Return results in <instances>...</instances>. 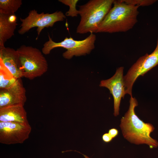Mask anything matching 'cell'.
I'll use <instances>...</instances> for the list:
<instances>
[{"mask_svg": "<svg viewBox=\"0 0 158 158\" xmlns=\"http://www.w3.org/2000/svg\"><path fill=\"white\" fill-rule=\"evenodd\" d=\"M129 102L128 109L121 118L120 125L123 137L131 143L146 144L150 148L157 147L158 142L150 136L154 127L150 123H144L135 114V108L138 105L135 98L130 97Z\"/></svg>", "mask_w": 158, "mask_h": 158, "instance_id": "6da1fadb", "label": "cell"}, {"mask_svg": "<svg viewBox=\"0 0 158 158\" xmlns=\"http://www.w3.org/2000/svg\"><path fill=\"white\" fill-rule=\"evenodd\" d=\"M139 7L122 0H114L113 6L100 23L96 33L126 32L131 29L138 21Z\"/></svg>", "mask_w": 158, "mask_h": 158, "instance_id": "7a4b0ae2", "label": "cell"}, {"mask_svg": "<svg viewBox=\"0 0 158 158\" xmlns=\"http://www.w3.org/2000/svg\"><path fill=\"white\" fill-rule=\"evenodd\" d=\"M114 0H91L78 6L80 23L76 32L96 33L101 23L112 8Z\"/></svg>", "mask_w": 158, "mask_h": 158, "instance_id": "3957f363", "label": "cell"}, {"mask_svg": "<svg viewBox=\"0 0 158 158\" xmlns=\"http://www.w3.org/2000/svg\"><path fill=\"white\" fill-rule=\"evenodd\" d=\"M17 51L23 77L32 80L41 76L47 72L48 68L47 62L42 52L39 49L23 45Z\"/></svg>", "mask_w": 158, "mask_h": 158, "instance_id": "277c9868", "label": "cell"}, {"mask_svg": "<svg viewBox=\"0 0 158 158\" xmlns=\"http://www.w3.org/2000/svg\"><path fill=\"white\" fill-rule=\"evenodd\" d=\"M49 40L44 43L42 49V53L45 55L50 54L53 49L62 47L67 50L63 53L64 58L70 59L74 56H78L86 55L90 53L95 48V43L96 36L91 33L90 35L85 39L81 40H74L70 37H66L62 41L56 42L54 41L48 35Z\"/></svg>", "mask_w": 158, "mask_h": 158, "instance_id": "5b68a950", "label": "cell"}, {"mask_svg": "<svg viewBox=\"0 0 158 158\" xmlns=\"http://www.w3.org/2000/svg\"><path fill=\"white\" fill-rule=\"evenodd\" d=\"M158 65V35L156 47L150 54L146 53L140 57L123 76L125 93L132 97L133 86L140 75H144Z\"/></svg>", "mask_w": 158, "mask_h": 158, "instance_id": "8992f818", "label": "cell"}, {"mask_svg": "<svg viewBox=\"0 0 158 158\" xmlns=\"http://www.w3.org/2000/svg\"><path fill=\"white\" fill-rule=\"evenodd\" d=\"M66 18V15L60 11L51 13H44V12L38 13L37 11L32 10L29 12L26 18H20L21 24L18 33L23 35L31 28L37 27V31L39 35L44 28L51 27L55 23L63 21Z\"/></svg>", "mask_w": 158, "mask_h": 158, "instance_id": "52a82bcc", "label": "cell"}, {"mask_svg": "<svg viewBox=\"0 0 158 158\" xmlns=\"http://www.w3.org/2000/svg\"><path fill=\"white\" fill-rule=\"evenodd\" d=\"M31 130L28 123L0 121V142L6 145L23 143Z\"/></svg>", "mask_w": 158, "mask_h": 158, "instance_id": "ba28073f", "label": "cell"}, {"mask_svg": "<svg viewBox=\"0 0 158 158\" xmlns=\"http://www.w3.org/2000/svg\"><path fill=\"white\" fill-rule=\"evenodd\" d=\"M124 67H120L116 69L115 73L110 78L101 81L100 87H105L109 90L114 101V113L115 116L119 114V107L122 98L126 94L123 80Z\"/></svg>", "mask_w": 158, "mask_h": 158, "instance_id": "9c48e42d", "label": "cell"}, {"mask_svg": "<svg viewBox=\"0 0 158 158\" xmlns=\"http://www.w3.org/2000/svg\"><path fill=\"white\" fill-rule=\"evenodd\" d=\"M27 100L26 90L21 78L10 87L0 90V109L11 106H24Z\"/></svg>", "mask_w": 158, "mask_h": 158, "instance_id": "30bf717a", "label": "cell"}, {"mask_svg": "<svg viewBox=\"0 0 158 158\" xmlns=\"http://www.w3.org/2000/svg\"><path fill=\"white\" fill-rule=\"evenodd\" d=\"M0 61L16 79L23 77L22 71L17 50L9 47H0Z\"/></svg>", "mask_w": 158, "mask_h": 158, "instance_id": "8fae6325", "label": "cell"}, {"mask_svg": "<svg viewBox=\"0 0 158 158\" xmlns=\"http://www.w3.org/2000/svg\"><path fill=\"white\" fill-rule=\"evenodd\" d=\"M0 121L29 123L24 106H13L0 109Z\"/></svg>", "mask_w": 158, "mask_h": 158, "instance_id": "7c38bea8", "label": "cell"}, {"mask_svg": "<svg viewBox=\"0 0 158 158\" xmlns=\"http://www.w3.org/2000/svg\"><path fill=\"white\" fill-rule=\"evenodd\" d=\"M17 25L15 14L0 13V47H4L5 42L14 35Z\"/></svg>", "mask_w": 158, "mask_h": 158, "instance_id": "4fadbf2b", "label": "cell"}, {"mask_svg": "<svg viewBox=\"0 0 158 158\" xmlns=\"http://www.w3.org/2000/svg\"><path fill=\"white\" fill-rule=\"evenodd\" d=\"M22 4L21 0H0V13L15 14Z\"/></svg>", "mask_w": 158, "mask_h": 158, "instance_id": "5bb4252c", "label": "cell"}, {"mask_svg": "<svg viewBox=\"0 0 158 158\" xmlns=\"http://www.w3.org/2000/svg\"><path fill=\"white\" fill-rule=\"evenodd\" d=\"M14 78L0 61V89L8 88L16 81Z\"/></svg>", "mask_w": 158, "mask_h": 158, "instance_id": "9a60e30c", "label": "cell"}, {"mask_svg": "<svg viewBox=\"0 0 158 158\" xmlns=\"http://www.w3.org/2000/svg\"><path fill=\"white\" fill-rule=\"evenodd\" d=\"M59 1L69 7L68 11L66 13V16L72 17L77 16L79 12L78 10L76 9V6L79 1L78 0H59Z\"/></svg>", "mask_w": 158, "mask_h": 158, "instance_id": "2e32d148", "label": "cell"}, {"mask_svg": "<svg viewBox=\"0 0 158 158\" xmlns=\"http://www.w3.org/2000/svg\"><path fill=\"white\" fill-rule=\"evenodd\" d=\"M127 4L139 6H146L151 5L157 1L155 0H122Z\"/></svg>", "mask_w": 158, "mask_h": 158, "instance_id": "e0dca14e", "label": "cell"}, {"mask_svg": "<svg viewBox=\"0 0 158 158\" xmlns=\"http://www.w3.org/2000/svg\"><path fill=\"white\" fill-rule=\"evenodd\" d=\"M102 139L104 142L109 143L111 141L113 138L108 133H105L102 135Z\"/></svg>", "mask_w": 158, "mask_h": 158, "instance_id": "ac0fdd59", "label": "cell"}, {"mask_svg": "<svg viewBox=\"0 0 158 158\" xmlns=\"http://www.w3.org/2000/svg\"><path fill=\"white\" fill-rule=\"evenodd\" d=\"M108 133L114 139L118 135V131L117 129L113 128L109 129Z\"/></svg>", "mask_w": 158, "mask_h": 158, "instance_id": "d6986e66", "label": "cell"}, {"mask_svg": "<svg viewBox=\"0 0 158 158\" xmlns=\"http://www.w3.org/2000/svg\"><path fill=\"white\" fill-rule=\"evenodd\" d=\"M79 152L81 154V153H80V152ZM83 156H84V157H85V158H90L88 157L87 156V155H85L84 154H82Z\"/></svg>", "mask_w": 158, "mask_h": 158, "instance_id": "ffe728a7", "label": "cell"}]
</instances>
